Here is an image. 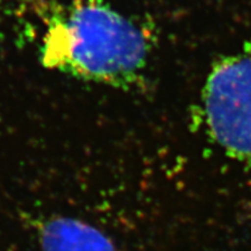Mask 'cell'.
Returning a JSON list of instances; mask_svg holds the SVG:
<instances>
[{"mask_svg":"<svg viewBox=\"0 0 251 251\" xmlns=\"http://www.w3.org/2000/svg\"><path fill=\"white\" fill-rule=\"evenodd\" d=\"M40 61L49 70L117 89L140 83L149 62V35L103 0H65L42 17Z\"/></svg>","mask_w":251,"mask_h":251,"instance_id":"1","label":"cell"},{"mask_svg":"<svg viewBox=\"0 0 251 251\" xmlns=\"http://www.w3.org/2000/svg\"><path fill=\"white\" fill-rule=\"evenodd\" d=\"M201 111L212 140L231 158L251 164V43L212 68Z\"/></svg>","mask_w":251,"mask_h":251,"instance_id":"2","label":"cell"},{"mask_svg":"<svg viewBox=\"0 0 251 251\" xmlns=\"http://www.w3.org/2000/svg\"><path fill=\"white\" fill-rule=\"evenodd\" d=\"M42 251H118L107 235L94 226L69 216H52L39 227Z\"/></svg>","mask_w":251,"mask_h":251,"instance_id":"3","label":"cell"}]
</instances>
